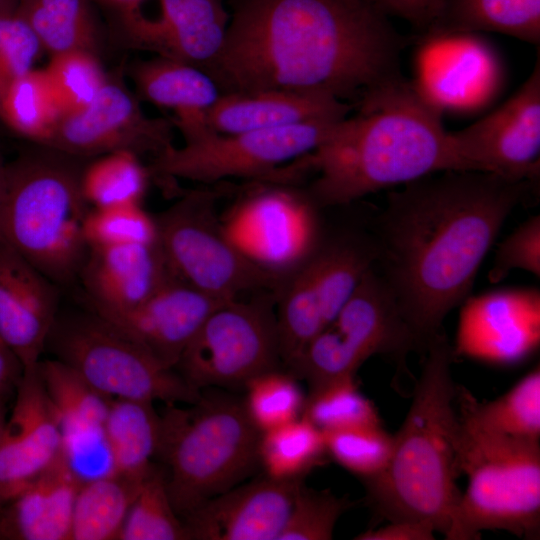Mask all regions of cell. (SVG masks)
I'll return each instance as SVG.
<instances>
[{
	"label": "cell",
	"mask_w": 540,
	"mask_h": 540,
	"mask_svg": "<svg viewBox=\"0 0 540 540\" xmlns=\"http://www.w3.org/2000/svg\"><path fill=\"white\" fill-rule=\"evenodd\" d=\"M185 539H190L188 530L172 505L165 472L154 465L139 486L119 540Z\"/></svg>",
	"instance_id": "cell-38"
},
{
	"label": "cell",
	"mask_w": 540,
	"mask_h": 540,
	"mask_svg": "<svg viewBox=\"0 0 540 540\" xmlns=\"http://www.w3.org/2000/svg\"><path fill=\"white\" fill-rule=\"evenodd\" d=\"M79 274L97 315L133 308L176 278L158 241L88 248Z\"/></svg>",
	"instance_id": "cell-22"
},
{
	"label": "cell",
	"mask_w": 540,
	"mask_h": 540,
	"mask_svg": "<svg viewBox=\"0 0 540 540\" xmlns=\"http://www.w3.org/2000/svg\"><path fill=\"white\" fill-rule=\"evenodd\" d=\"M189 405L167 404L156 454L167 466V490L182 519L255 470L261 434L242 400L202 395Z\"/></svg>",
	"instance_id": "cell-6"
},
{
	"label": "cell",
	"mask_w": 540,
	"mask_h": 540,
	"mask_svg": "<svg viewBox=\"0 0 540 540\" xmlns=\"http://www.w3.org/2000/svg\"><path fill=\"white\" fill-rule=\"evenodd\" d=\"M48 342L58 359L112 399L191 404L202 396L175 369L160 363L95 313L61 324L56 320Z\"/></svg>",
	"instance_id": "cell-9"
},
{
	"label": "cell",
	"mask_w": 540,
	"mask_h": 540,
	"mask_svg": "<svg viewBox=\"0 0 540 540\" xmlns=\"http://www.w3.org/2000/svg\"><path fill=\"white\" fill-rule=\"evenodd\" d=\"M62 111L44 69L21 76L0 104V118L15 132L45 147Z\"/></svg>",
	"instance_id": "cell-36"
},
{
	"label": "cell",
	"mask_w": 540,
	"mask_h": 540,
	"mask_svg": "<svg viewBox=\"0 0 540 540\" xmlns=\"http://www.w3.org/2000/svg\"><path fill=\"white\" fill-rule=\"evenodd\" d=\"M43 148L6 165L0 241L55 284L67 283L88 252L84 226L91 207L75 157Z\"/></svg>",
	"instance_id": "cell-5"
},
{
	"label": "cell",
	"mask_w": 540,
	"mask_h": 540,
	"mask_svg": "<svg viewBox=\"0 0 540 540\" xmlns=\"http://www.w3.org/2000/svg\"><path fill=\"white\" fill-rule=\"evenodd\" d=\"M435 529L424 521L396 520L358 534L356 540H432Z\"/></svg>",
	"instance_id": "cell-48"
},
{
	"label": "cell",
	"mask_w": 540,
	"mask_h": 540,
	"mask_svg": "<svg viewBox=\"0 0 540 540\" xmlns=\"http://www.w3.org/2000/svg\"><path fill=\"white\" fill-rule=\"evenodd\" d=\"M244 408L256 428L264 432L301 417L306 395L297 377L279 369L264 372L244 386Z\"/></svg>",
	"instance_id": "cell-40"
},
{
	"label": "cell",
	"mask_w": 540,
	"mask_h": 540,
	"mask_svg": "<svg viewBox=\"0 0 540 540\" xmlns=\"http://www.w3.org/2000/svg\"><path fill=\"white\" fill-rule=\"evenodd\" d=\"M353 105L326 94L285 90L222 93L208 112L221 134L275 129L322 120H342Z\"/></svg>",
	"instance_id": "cell-26"
},
{
	"label": "cell",
	"mask_w": 540,
	"mask_h": 540,
	"mask_svg": "<svg viewBox=\"0 0 540 540\" xmlns=\"http://www.w3.org/2000/svg\"><path fill=\"white\" fill-rule=\"evenodd\" d=\"M225 302L174 278L139 305L98 316L175 369L207 317Z\"/></svg>",
	"instance_id": "cell-20"
},
{
	"label": "cell",
	"mask_w": 540,
	"mask_h": 540,
	"mask_svg": "<svg viewBox=\"0 0 540 540\" xmlns=\"http://www.w3.org/2000/svg\"><path fill=\"white\" fill-rule=\"evenodd\" d=\"M276 293L227 301L205 320L175 370L195 389L238 387L281 363Z\"/></svg>",
	"instance_id": "cell-11"
},
{
	"label": "cell",
	"mask_w": 540,
	"mask_h": 540,
	"mask_svg": "<svg viewBox=\"0 0 540 540\" xmlns=\"http://www.w3.org/2000/svg\"><path fill=\"white\" fill-rule=\"evenodd\" d=\"M151 174L141 157L115 151L95 157L82 168L80 186L91 208L141 203Z\"/></svg>",
	"instance_id": "cell-37"
},
{
	"label": "cell",
	"mask_w": 540,
	"mask_h": 540,
	"mask_svg": "<svg viewBox=\"0 0 540 540\" xmlns=\"http://www.w3.org/2000/svg\"><path fill=\"white\" fill-rule=\"evenodd\" d=\"M301 416L323 432L381 425L375 405L359 390L355 376L309 388Z\"/></svg>",
	"instance_id": "cell-39"
},
{
	"label": "cell",
	"mask_w": 540,
	"mask_h": 540,
	"mask_svg": "<svg viewBox=\"0 0 540 540\" xmlns=\"http://www.w3.org/2000/svg\"><path fill=\"white\" fill-rule=\"evenodd\" d=\"M62 116L88 105L105 84L108 75L97 54L75 50L51 56L44 68Z\"/></svg>",
	"instance_id": "cell-42"
},
{
	"label": "cell",
	"mask_w": 540,
	"mask_h": 540,
	"mask_svg": "<svg viewBox=\"0 0 540 540\" xmlns=\"http://www.w3.org/2000/svg\"><path fill=\"white\" fill-rule=\"evenodd\" d=\"M160 416L153 403L114 398L103 426L110 471L143 480L154 464L160 439Z\"/></svg>",
	"instance_id": "cell-28"
},
{
	"label": "cell",
	"mask_w": 540,
	"mask_h": 540,
	"mask_svg": "<svg viewBox=\"0 0 540 540\" xmlns=\"http://www.w3.org/2000/svg\"><path fill=\"white\" fill-rule=\"evenodd\" d=\"M373 237L341 234L319 240L307 258L318 291L326 326L349 299L377 260Z\"/></svg>",
	"instance_id": "cell-29"
},
{
	"label": "cell",
	"mask_w": 540,
	"mask_h": 540,
	"mask_svg": "<svg viewBox=\"0 0 540 540\" xmlns=\"http://www.w3.org/2000/svg\"><path fill=\"white\" fill-rule=\"evenodd\" d=\"M174 130L170 118L148 116L136 93L108 76L88 105L61 117L45 147L75 158L115 151L152 158L172 145Z\"/></svg>",
	"instance_id": "cell-14"
},
{
	"label": "cell",
	"mask_w": 540,
	"mask_h": 540,
	"mask_svg": "<svg viewBox=\"0 0 540 540\" xmlns=\"http://www.w3.org/2000/svg\"><path fill=\"white\" fill-rule=\"evenodd\" d=\"M351 505L346 497L309 488L303 482L279 540H330L338 519Z\"/></svg>",
	"instance_id": "cell-44"
},
{
	"label": "cell",
	"mask_w": 540,
	"mask_h": 540,
	"mask_svg": "<svg viewBox=\"0 0 540 540\" xmlns=\"http://www.w3.org/2000/svg\"><path fill=\"white\" fill-rule=\"evenodd\" d=\"M515 269L540 276V216H533L515 229L498 247L489 279L499 282Z\"/></svg>",
	"instance_id": "cell-46"
},
{
	"label": "cell",
	"mask_w": 540,
	"mask_h": 540,
	"mask_svg": "<svg viewBox=\"0 0 540 540\" xmlns=\"http://www.w3.org/2000/svg\"><path fill=\"white\" fill-rule=\"evenodd\" d=\"M38 371L60 425L63 451L76 470L97 445L104 444L103 426L112 398L58 358L41 360Z\"/></svg>",
	"instance_id": "cell-27"
},
{
	"label": "cell",
	"mask_w": 540,
	"mask_h": 540,
	"mask_svg": "<svg viewBox=\"0 0 540 540\" xmlns=\"http://www.w3.org/2000/svg\"><path fill=\"white\" fill-rule=\"evenodd\" d=\"M470 300L462 309L453 355L513 365L539 346L538 292H502Z\"/></svg>",
	"instance_id": "cell-19"
},
{
	"label": "cell",
	"mask_w": 540,
	"mask_h": 540,
	"mask_svg": "<svg viewBox=\"0 0 540 540\" xmlns=\"http://www.w3.org/2000/svg\"><path fill=\"white\" fill-rule=\"evenodd\" d=\"M16 11L51 56L75 50L97 54L101 30L90 0H19Z\"/></svg>",
	"instance_id": "cell-30"
},
{
	"label": "cell",
	"mask_w": 540,
	"mask_h": 540,
	"mask_svg": "<svg viewBox=\"0 0 540 540\" xmlns=\"http://www.w3.org/2000/svg\"><path fill=\"white\" fill-rule=\"evenodd\" d=\"M281 362L290 369L326 321L311 267L306 259L289 273L276 294Z\"/></svg>",
	"instance_id": "cell-34"
},
{
	"label": "cell",
	"mask_w": 540,
	"mask_h": 540,
	"mask_svg": "<svg viewBox=\"0 0 540 540\" xmlns=\"http://www.w3.org/2000/svg\"><path fill=\"white\" fill-rule=\"evenodd\" d=\"M328 326L364 361L380 354L401 364L411 351L423 352L396 298L374 266Z\"/></svg>",
	"instance_id": "cell-23"
},
{
	"label": "cell",
	"mask_w": 540,
	"mask_h": 540,
	"mask_svg": "<svg viewBox=\"0 0 540 540\" xmlns=\"http://www.w3.org/2000/svg\"><path fill=\"white\" fill-rule=\"evenodd\" d=\"M315 205L288 188H267L237 203L222 220L230 242L248 260L286 276L313 252L318 239Z\"/></svg>",
	"instance_id": "cell-13"
},
{
	"label": "cell",
	"mask_w": 540,
	"mask_h": 540,
	"mask_svg": "<svg viewBox=\"0 0 540 540\" xmlns=\"http://www.w3.org/2000/svg\"><path fill=\"white\" fill-rule=\"evenodd\" d=\"M355 108L299 159L317 174L306 193L315 206L348 204L438 172L470 170L442 116L403 76L372 90Z\"/></svg>",
	"instance_id": "cell-3"
},
{
	"label": "cell",
	"mask_w": 540,
	"mask_h": 540,
	"mask_svg": "<svg viewBox=\"0 0 540 540\" xmlns=\"http://www.w3.org/2000/svg\"><path fill=\"white\" fill-rule=\"evenodd\" d=\"M107 1L115 4L117 7H122V6H127V5L144 3L147 0H107Z\"/></svg>",
	"instance_id": "cell-53"
},
{
	"label": "cell",
	"mask_w": 540,
	"mask_h": 540,
	"mask_svg": "<svg viewBox=\"0 0 540 540\" xmlns=\"http://www.w3.org/2000/svg\"><path fill=\"white\" fill-rule=\"evenodd\" d=\"M460 474L468 484L455 508L448 540H474L485 530L536 539L540 530L539 441L485 431L458 411Z\"/></svg>",
	"instance_id": "cell-7"
},
{
	"label": "cell",
	"mask_w": 540,
	"mask_h": 540,
	"mask_svg": "<svg viewBox=\"0 0 540 540\" xmlns=\"http://www.w3.org/2000/svg\"><path fill=\"white\" fill-rule=\"evenodd\" d=\"M156 1V16H148L140 3L118 7L124 43L206 71L225 40L230 14L224 0Z\"/></svg>",
	"instance_id": "cell-16"
},
{
	"label": "cell",
	"mask_w": 540,
	"mask_h": 540,
	"mask_svg": "<svg viewBox=\"0 0 540 540\" xmlns=\"http://www.w3.org/2000/svg\"><path fill=\"white\" fill-rule=\"evenodd\" d=\"M41 51L16 8L0 13V104L12 84L33 68Z\"/></svg>",
	"instance_id": "cell-45"
},
{
	"label": "cell",
	"mask_w": 540,
	"mask_h": 540,
	"mask_svg": "<svg viewBox=\"0 0 540 540\" xmlns=\"http://www.w3.org/2000/svg\"><path fill=\"white\" fill-rule=\"evenodd\" d=\"M6 420H7V418H6V415H5V407H4V404H3V396H2V397H0V440H1V437L3 435Z\"/></svg>",
	"instance_id": "cell-52"
},
{
	"label": "cell",
	"mask_w": 540,
	"mask_h": 540,
	"mask_svg": "<svg viewBox=\"0 0 540 540\" xmlns=\"http://www.w3.org/2000/svg\"><path fill=\"white\" fill-rule=\"evenodd\" d=\"M458 411L479 428L516 439H540V369L528 372L500 397L485 403L456 386Z\"/></svg>",
	"instance_id": "cell-31"
},
{
	"label": "cell",
	"mask_w": 540,
	"mask_h": 540,
	"mask_svg": "<svg viewBox=\"0 0 540 540\" xmlns=\"http://www.w3.org/2000/svg\"><path fill=\"white\" fill-rule=\"evenodd\" d=\"M304 478L268 477L239 484L182 520L190 539L279 540Z\"/></svg>",
	"instance_id": "cell-18"
},
{
	"label": "cell",
	"mask_w": 540,
	"mask_h": 540,
	"mask_svg": "<svg viewBox=\"0 0 540 540\" xmlns=\"http://www.w3.org/2000/svg\"><path fill=\"white\" fill-rule=\"evenodd\" d=\"M328 457L361 478L370 480L387 466L393 435L382 425L361 426L323 432Z\"/></svg>",
	"instance_id": "cell-41"
},
{
	"label": "cell",
	"mask_w": 540,
	"mask_h": 540,
	"mask_svg": "<svg viewBox=\"0 0 540 540\" xmlns=\"http://www.w3.org/2000/svg\"><path fill=\"white\" fill-rule=\"evenodd\" d=\"M432 28L501 33L538 46L540 0H444Z\"/></svg>",
	"instance_id": "cell-33"
},
{
	"label": "cell",
	"mask_w": 540,
	"mask_h": 540,
	"mask_svg": "<svg viewBox=\"0 0 540 540\" xmlns=\"http://www.w3.org/2000/svg\"><path fill=\"white\" fill-rule=\"evenodd\" d=\"M83 479L64 451L0 512V539L70 540L73 508Z\"/></svg>",
	"instance_id": "cell-24"
},
{
	"label": "cell",
	"mask_w": 540,
	"mask_h": 540,
	"mask_svg": "<svg viewBox=\"0 0 540 540\" xmlns=\"http://www.w3.org/2000/svg\"><path fill=\"white\" fill-rule=\"evenodd\" d=\"M340 121L322 120L234 134L212 130L180 147L168 146L151 158L149 172L163 180L205 184L232 177L270 179L276 172L282 176L284 169L280 166L313 152Z\"/></svg>",
	"instance_id": "cell-10"
},
{
	"label": "cell",
	"mask_w": 540,
	"mask_h": 540,
	"mask_svg": "<svg viewBox=\"0 0 540 540\" xmlns=\"http://www.w3.org/2000/svg\"><path fill=\"white\" fill-rule=\"evenodd\" d=\"M505 76L500 54L479 32L432 28L417 41L409 81L441 116L470 115L493 103Z\"/></svg>",
	"instance_id": "cell-12"
},
{
	"label": "cell",
	"mask_w": 540,
	"mask_h": 540,
	"mask_svg": "<svg viewBox=\"0 0 540 540\" xmlns=\"http://www.w3.org/2000/svg\"><path fill=\"white\" fill-rule=\"evenodd\" d=\"M389 16L399 17L421 33L439 18L444 0H377Z\"/></svg>",
	"instance_id": "cell-47"
},
{
	"label": "cell",
	"mask_w": 540,
	"mask_h": 540,
	"mask_svg": "<svg viewBox=\"0 0 540 540\" xmlns=\"http://www.w3.org/2000/svg\"><path fill=\"white\" fill-rule=\"evenodd\" d=\"M5 174H6V165L3 164L0 160V211L2 207L4 191H5Z\"/></svg>",
	"instance_id": "cell-50"
},
{
	"label": "cell",
	"mask_w": 540,
	"mask_h": 540,
	"mask_svg": "<svg viewBox=\"0 0 540 540\" xmlns=\"http://www.w3.org/2000/svg\"><path fill=\"white\" fill-rule=\"evenodd\" d=\"M216 194L191 190L155 217L157 241L173 275L222 301L246 291L277 293L286 276L267 271L242 255L216 214Z\"/></svg>",
	"instance_id": "cell-8"
},
{
	"label": "cell",
	"mask_w": 540,
	"mask_h": 540,
	"mask_svg": "<svg viewBox=\"0 0 540 540\" xmlns=\"http://www.w3.org/2000/svg\"><path fill=\"white\" fill-rule=\"evenodd\" d=\"M18 1L19 0H0V13L15 9Z\"/></svg>",
	"instance_id": "cell-51"
},
{
	"label": "cell",
	"mask_w": 540,
	"mask_h": 540,
	"mask_svg": "<svg viewBox=\"0 0 540 540\" xmlns=\"http://www.w3.org/2000/svg\"><path fill=\"white\" fill-rule=\"evenodd\" d=\"M539 60L507 101L470 126L451 132L470 170L536 180L540 154Z\"/></svg>",
	"instance_id": "cell-15"
},
{
	"label": "cell",
	"mask_w": 540,
	"mask_h": 540,
	"mask_svg": "<svg viewBox=\"0 0 540 540\" xmlns=\"http://www.w3.org/2000/svg\"><path fill=\"white\" fill-rule=\"evenodd\" d=\"M531 182L448 170L388 193L373 236L375 265L423 352L469 294L501 226Z\"/></svg>",
	"instance_id": "cell-2"
},
{
	"label": "cell",
	"mask_w": 540,
	"mask_h": 540,
	"mask_svg": "<svg viewBox=\"0 0 540 540\" xmlns=\"http://www.w3.org/2000/svg\"><path fill=\"white\" fill-rule=\"evenodd\" d=\"M141 482L111 471L83 480L75 498L70 540H119Z\"/></svg>",
	"instance_id": "cell-32"
},
{
	"label": "cell",
	"mask_w": 540,
	"mask_h": 540,
	"mask_svg": "<svg viewBox=\"0 0 540 540\" xmlns=\"http://www.w3.org/2000/svg\"><path fill=\"white\" fill-rule=\"evenodd\" d=\"M136 95L173 112L170 118L184 142L210 132L208 112L222 94L203 69L174 59L155 56L129 68Z\"/></svg>",
	"instance_id": "cell-25"
},
{
	"label": "cell",
	"mask_w": 540,
	"mask_h": 540,
	"mask_svg": "<svg viewBox=\"0 0 540 540\" xmlns=\"http://www.w3.org/2000/svg\"><path fill=\"white\" fill-rule=\"evenodd\" d=\"M62 452L60 425L38 365L24 369L0 440V504L23 490Z\"/></svg>",
	"instance_id": "cell-17"
},
{
	"label": "cell",
	"mask_w": 540,
	"mask_h": 540,
	"mask_svg": "<svg viewBox=\"0 0 540 540\" xmlns=\"http://www.w3.org/2000/svg\"><path fill=\"white\" fill-rule=\"evenodd\" d=\"M222 49L206 72L221 93L285 90L355 106L402 77L406 40L377 0H229Z\"/></svg>",
	"instance_id": "cell-1"
},
{
	"label": "cell",
	"mask_w": 540,
	"mask_h": 540,
	"mask_svg": "<svg viewBox=\"0 0 540 540\" xmlns=\"http://www.w3.org/2000/svg\"><path fill=\"white\" fill-rule=\"evenodd\" d=\"M408 413L393 435L385 469L364 481L375 513L390 521H424L444 536L461 492L456 485L459 417L444 331L429 342Z\"/></svg>",
	"instance_id": "cell-4"
},
{
	"label": "cell",
	"mask_w": 540,
	"mask_h": 540,
	"mask_svg": "<svg viewBox=\"0 0 540 540\" xmlns=\"http://www.w3.org/2000/svg\"><path fill=\"white\" fill-rule=\"evenodd\" d=\"M56 284L0 241V338L23 370L36 367L57 320Z\"/></svg>",
	"instance_id": "cell-21"
},
{
	"label": "cell",
	"mask_w": 540,
	"mask_h": 540,
	"mask_svg": "<svg viewBox=\"0 0 540 540\" xmlns=\"http://www.w3.org/2000/svg\"><path fill=\"white\" fill-rule=\"evenodd\" d=\"M22 370L16 355L0 338V397L7 392L11 384L18 382Z\"/></svg>",
	"instance_id": "cell-49"
},
{
	"label": "cell",
	"mask_w": 540,
	"mask_h": 540,
	"mask_svg": "<svg viewBox=\"0 0 540 540\" xmlns=\"http://www.w3.org/2000/svg\"><path fill=\"white\" fill-rule=\"evenodd\" d=\"M328 458L323 431L304 417L261 432L259 465L268 477L305 478Z\"/></svg>",
	"instance_id": "cell-35"
},
{
	"label": "cell",
	"mask_w": 540,
	"mask_h": 540,
	"mask_svg": "<svg viewBox=\"0 0 540 540\" xmlns=\"http://www.w3.org/2000/svg\"><path fill=\"white\" fill-rule=\"evenodd\" d=\"M84 233L88 248L157 242L155 217L141 203L91 208Z\"/></svg>",
	"instance_id": "cell-43"
}]
</instances>
